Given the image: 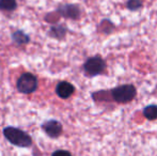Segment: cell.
I'll return each mask as SVG.
<instances>
[{
	"label": "cell",
	"mask_w": 157,
	"mask_h": 156,
	"mask_svg": "<svg viewBox=\"0 0 157 156\" xmlns=\"http://www.w3.org/2000/svg\"><path fill=\"white\" fill-rule=\"evenodd\" d=\"M3 135L10 143L19 148H29L32 146V139L29 134L16 127L9 126L3 129Z\"/></svg>",
	"instance_id": "obj_1"
},
{
	"label": "cell",
	"mask_w": 157,
	"mask_h": 156,
	"mask_svg": "<svg viewBox=\"0 0 157 156\" xmlns=\"http://www.w3.org/2000/svg\"><path fill=\"white\" fill-rule=\"evenodd\" d=\"M111 94L116 102L124 104V103H128L134 100L137 94V91L136 88L132 85H123L114 88L111 91Z\"/></svg>",
	"instance_id": "obj_2"
},
{
	"label": "cell",
	"mask_w": 157,
	"mask_h": 156,
	"mask_svg": "<svg viewBox=\"0 0 157 156\" xmlns=\"http://www.w3.org/2000/svg\"><path fill=\"white\" fill-rule=\"evenodd\" d=\"M106 67V63L101 57H92L89 58L83 64V71L85 74L89 77H94L96 75H99L104 72Z\"/></svg>",
	"instance_id": "obj_3"
},
{
	"label": "cell",
	"mask_w": 157,
	"mask_h": 156,
	"mask_svg": "<svg viewBox=\"0 0 157 156\" xmlns=\"http://www.w3.org/2000/svg\"><path fill=\"white\" fill-rule=\"evenodd\" d=\"M16 87L21 93L30 94L37 89V79L31 73H25L18 78Z\"/></svg>",
	"instance_id": "obj_4"
},
{
	"label": "cell",
	"mask_w": 157,
	"mask_h": 156,
	"mask_svg": "<svg viewBox=\"0 0 157 156\" xmlns=\"http://www.w3.org/2000/svg\"><path fill=\"white\" fill-rule=\"evenodd\" d=\"M42 128L50 138H58L62 134V124L57 120H48L42 124Z\"/></svg>",
	"instance_id": "obj_5"
},
{
	"label": "cell",
	"mask_w": 157,
	"mask_h": 156,
	"mask_svg": "<svg viewBox=\"0 0 157 156\" xmlns=\"http://www.w3.org/2000/svg\"><path fill=\"white\" fill-rule=\"evenodd\" d=\"M58 13L65 18L78 19L80 17L81 11L76 4H62L58 8Z\"/></svg>",
	"instance_id": "obj_6"
},
{
	"label": "cell",
	"mask_w": 157,
	"mask_h": 156,
	"mask_svg": "<svg viewBox=\"0 0 157 156\" xmlns=\"http://www.w3.org/2000/svg\"><path fill=\"white\" fill-rule=\"evenodd\" d=\"M75 91V88L72 83L67 82V81H61V82L58 83L56 88V93L59 97L63 98V100H66V98L71 97L73 95Z\"/></svg>",
	"instance_id": "obj_7"
},
{
	"label": "cell",
	"mask_w": 157,
	"mask_h": 156,
	"mask_svg": "<svg viewBox=\"0 0 157 156\" xmlns=\"http://www.w3.org/2000/svg\"><path fill=\"white\" fill-rule=\"evenodd\" d=\"M16 9V0H0V11L2 12H13Z\"/></svg>",
	"instance_id": "obj_8"
},
{
	"label": "cell",
	"mask_w": 157,
	"mask_h": 156,
	"mask_svg": "<svg viewBox=\"0 0 157 156\" xmlns=\"http://www.w3.org/2000/svg\"><path fill=\"white\" fill-rule=\"evenodd\" d=\"M12 39L17 45H24V44H27L29 43L30 39L25 32L21 31V30H17L15 31L14 33L12 34Z\"/></svg>",
	"instance_id": "obj_9"
},
{
	"label": "cell",
	"mask_w": 157,
	"mask_h": 156,
	"mask_svg": "<svg viewBox=\"0 0 157 156\" xmlns=\"http://www.w3.org/2000/svg\"><path fill=\"white\" fill-rule=\"evenodd\" d=\"M66 33V28L62 25L52 26L49 30V34L55 39H62Z\"/></svg>",
	"instance_id": "obj_10"
},
{
	"label": "cell",
	"mask_w": 157,
	"mask_h": 156,
	"mask_svg": "<svg viewBox=\"0 0 157 156\" xmlns=\"http://www.w3.org/2000/svg\"><path fill=\"white\" fill-rule=\"evenodd\" d=\"M143 115L147 120H156L157 119V105H149L143 109Z\"/></svg>",
	"instance_id": "obj_11"
},
{
	"label": "cell",
	"mask_w": 157,
	"mask_h": 156,
	"mask_svg": "<svg viewBox=\"0 0 157 156\" xmlns=\"http://www.w3.org/2000/svg\"><path fill=\"white\" fill-rule=\"evenodd\" d=\"M143 1L142 0H128L126 2V8L129 11H138L142 8Z\"/></svg>",
	"instance_id": "obj_12"
},
{
	"label": "cell",
	"mask_w": 157,
	"mask_h": 156,
	"mask_svg": "<svg viewBox=\"0 0 157 156\" xmlns=\"http://www.w3.org/2000/svg\"><path fill=\"white\" fill-rule=\"evenodd\" d=\"M52 156H72L70 152H67V151H64V150H58L56 151V152L52 153Z\"/></svg>",
	"instance_id": "obj_13"
}]
</instances>
